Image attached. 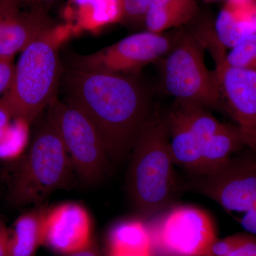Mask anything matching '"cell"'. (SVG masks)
I'll return each mask as SVG.
<instances>
[{
  "label": "cell",
  "mask_w": 256,
  "mask_h": 256,
  "mask_svg": "<svg viewBox=\"0 0 256 256\" xmlns=\"http://www.w3.org/2000/svg\"><path fill=\"white\" fill-rule=\"evenodd\" d=\"M64 74L67 100L92 119L110 160L124 159L152 112L146 86L136 74L107 73L75 65Z\"/></svg>",
  "instance_id": "6da1fadb"
},
{
  "label": "cell",
  "mask_w": 256,
  "mask_h": 256,
  "mask_svg": "<svg viewBox=\"0 0 256 256\" xmlns=\"http://www.w3.org/2000/svg\"><path fill=\"white\" fill-rule=\"evenodd\" d=\"M130 154L128 193L136 212L150 218L171 204L176 188L169 131L163 116L152 112Z\"/></svg>",
  "instance_id": "7a4b0ae2"
},
{
  "label": "cell",
  "mask_w": 256,
  "mask_h": 256,
  "mask_svg": "<svg viewBox=\"0 0 256 256\" xmlns=\"http://www.w3.org/2000/svg\"><path fill=\"white\" fill-rule=\"evenodd\" d=\"M66 30L55 26L21 52L11 87L1 97L12 118L32 124L57 98L62 74L58 47Z\"/></svg>",
  "instance_id": "3957f363"
},
{
  "label": "cell",
  "mask_w": 256,
  "mask_h": 256,
  "mask_svg": "<svg viewBox=\"0 0 256 256\" xmlns=\"http://www.w3.org/2000/svg\"><path fill=\"white\" fill-rule=\"evenodd\" d=\"M73 170L58 128L47 112L15 171L10 203L16 207L41 205L52 194L68 186Z\"/></svg>",
  "instance_id": "277c9868"
},
{
  "label": "cell",
  "mask_w": 256,
  "mask_h": 256,
  "mask_svg": "<svg viewBox=\"0 0 256 256\" xmlns=\"http://www.w3.org/2000/svg\"><path fill=\"white\" fill-rule=\"evenodd\" d=\"M204 46L191 31L180 30L178 40L162 62V82L175 102L208 108L220 104L214 72L207 68Z\"/></svg>",
  "instance_id": "5b68a950"
},
{
  "label": "cell",
  "mask_w": 256,
  "mask_h": 256,
  "mask_svg": "<svg viewBox=\"0 0 256 256\" xmlns=\"http://www.w3.org/2000/svg\"><path fill=\"white\" fill-rule=\"evenodd\" d=\"M48 112L58 128L74 171L87 184L100 182L107 174L110 158L92 119L70 101L57 98Z\"/></svg>",
  "instance_id": "8992f818"
},
{
  "label": "cell",
  "mask_w": 256,
  "mask_h": 256,
  "mask_svg": "<svg viewBox=\"0 0 256 256\" xmlns=\"http://www.w3.org/2000/svg\"><path fill=\"white\" fill-rule=\"evenodd\" d=\"M234 156L210 172L193 176L186 188L224 210L245 213L256 205V151Z\"/></svg>",
  "instance_id": "52a82bcc"
},
{
  "label": "cell",
  "mask_w": 256,
  "mask_h": 256,
  "mask_svg": "<svg viewBox=\"0 0 256 256\" xmlns=\"http://www.w3.org/2000/svg\"><path fill=\"white\" fill-rule=\"evenodd\" d=\"M178 34L180 30L171 34L139 32L92 54L76 57L74 65L107 73L136 75L143 67L162 60L174 46Z\"/></svg>",
  "instance_id": "ba28073f"
},
{
  "label": "cell",
  "mask_w": 256,
  "mask_h": 256,
  "mask_svg": "<svg viewBox=\"0 0 256 256\" xmlns=\"http://www.w3.org/2000/svg\"><path fill=\"white\" fill-rule=\"evenodd\" d=\"M150 232L152 246L170 256H206L217 239L210 215L192 206L166 212Z\"/></svg>",
  "instance_id": "9c48e42d"
},
{
  "label": "cell",
  "mask_w": 256,
  "mask_h": 256,
  "mask_svg": "<svg viewBox=\"0 0 256 256\" xmlns=\"http://www.w3.org/2000/svg\"><path fill=\"white\" fill-rule=\"evenodd\" d=\"M220 104L236 122L244 144L256 151V70L220 66L215 70Z\"/></svg>",
  "instance_id": "30bf717a"
},
{
  "label": "cell",
  "mask_w": 256,
  "mask_h": 256,
  "mask_svg": "<svg viewBox=\"0 0 256 256\" xmlns=\"http://www.w3.org/2000/svg\"><path fill=\"white\" fill-rule=\"evenodd\" d=\"M92 222L85 207L67 202L48 210L44 242L63 255L78 252L92 244Z\"/></svg>",
  "instance_id": "8fae6325"
},
{
  "label": "cell",
  "mask_w": 256,
  "mask_h": 256,
  "mask_svg": "<svg viewBox=\"0 0 256 256\" xmlns=\"http://www.w3.org/2000/svg\"><path fill=\"white\" fill-rule=\"evenodd\" d=\"M55 26L47 10L25 6L18 0L0 37V57L14 58Z\"/></svg>",
  "instance_id": "7c38bea8"
},
{
  "label": "cell",
  "mask_w": 256,
  "mask_h": 256,
  "mask_svg": "<svg viewBox=\"0 0 256 256\" xmlns=\"http://www.w3.org/2000/svg\"><path fill=\"white\" fill-rule=\"evenodd\" d=\"M164 118L169 131L170 150L175 165L182 166L192 175L196 174L203 144L188 127L176 106Z\"/></svg>",
  "instance_id": "4fadbf2b"
},
{
  "label": "cell",
  "mask_w": 256,
  "mask_h": 256,
  "mask_svg": "<svg viewBox=\"0 0 256 256\" xmlns=\"http://www.w3.org/2000/svg\"><path fill=\"white\" fill-rule=\"evenodd\" d=\"M47 212L46 207H37L16 218L10 230L9 256H34L44 242Z\"/></svg>",
  "instance_id": "5bb4252c"
},
{
  "label": "cell",
  "mask_w": 256,
  "mask_h": 256,
  "mask_svg": "<svg viewBox=\"0 0 256 256\" xmlns=\"http://www.w3.org/2000/svg\"><path fill=\"white\" fill-rule=\"evenodd\" d=\"M197 13L196 0H151L144 23L148 31L164 33L190 22Z\"/></svg>",
  "instance_id": "9a60e30c"
},
{
  "label": "cell",
  "mask_w": 256,
  "mask_h": 256,
  "mask_svg": "<svg viewBox=\"0 0 256 256\" xmlns=\"http://www.w3.org/2000/svg\"><path fill=\"white\" fill-rule=\"evenodd\" d=\"M244 146H246L237 126L224 124L205 143L198 172L192 176L206 174L216 169L235 156Z\"/></svg>",
  "instance_id": "2e32d148"
},
{
  "label": "cell",
  "mask_w": 256,
  "mask_h": 256,
  "mask_svg": "<svg viewBox=\"0 0 256 256\" xmlns=\"http://www.w3.org/2000/svg\"><path fill=\"white\" fill-rule=\"evenodd\" d=\"M151 247L150 229L139 220L120 222L109 234L108 252H148Z\"/></svg>",
  "instance_id": "e0dca14e"
},
{
  "label": "cell",
  "mask_w": 256,
  "mask_h": 256,
  "mask_svg": "<svg viewBox=\"0 0 256 256\" xmlns=\"http://www.w3.org/2000/svg\"><path fill=\"white\" fill-rule=\"evenodd\" d=\"M254 33V28L240 20L227 2L217 16L214 26L216 41L220 50L226 53V48H233Z\"/></svg>",
  "instance_id": "ac0fdd59"
},
{
  "label": "cell",
  "mask_w": 256,
  "mask_h": 256,
  "mask_svg": "<svg viewBox=\"0 0 256 256\" xmlns=\"http://www.w3.org/2000/svg\"><path fill=\"white\" fill-rule=\"evenodd\" d=\"M82 14L85 28H100L122 20L120 0H72Z\"/></svg>",
  "instance_id": "d6986e66"
},
{
  "label": "cell",
  "mask_w": 256,
  "mask_h": 256,
  "mask_svg": "<svg viewBox=\"0 0 256 256\" xmlns=\"http://www.w3.org/2000/svg\"><path fill=\"white\" fill-rule=\"evenodd\" d=\"M31 122L23 118H12L0 140V160L18 159L30 142Z\"/></svg>",
  "instance_id": "ffe728a7"
},
{
  "label": "cell",
  "mask_w": 256,
  "mask_h": 256,
  "mask_svg": "<svg viewBox=\"0 0 256 256\" xmlns=\"http://www.w3.org/2000/svg\"><path fill=\"white\" fill-rule=\"evenodd\" d=\"M175 106L180 109L188 127L191 128L195 136L204 146L222 127L223 122H220L214 116L207 110L206 108L201 106L182 105L176 104Z\"/></svg>",
  "instance_id": "44dd1931"
},
{
  "label": "cell",
  "mask_w": 256,
  "mask_h": 256,
  "mask_svg": "<svg viewBox=\"0 0 256 256\" xmlns=\"http://www.w3.org/2000/svg\"><path fill=\"white\" fill-rule=\"evenodd\" d=\"M220 66L256 70V33L249 35L232 48Z\"/></svg>",
  "instance_id": "7402d4cb"
},
{
  "label": "cell",
  "mask_w": 256,
  "mask_h": 256,
  "mask_svg": "<svg viewBox=\"0 0 256 256\" xmlns=\"http://www.w3.org/2000/svg\"><path fill=\"white\" fill-rule=\"evenodd\" d=\"M151 0H120L122 4V20L132 24L144 22L146 10Z\"/></svg>",
  "instance_id": "603a6c76"
},
{
  "label": "cell",
  "mask_w": 256,
  "mask_h": 256,
  "mask_svg": "<svg viewBox=\"0 0 256 256\" xmlns=\"http://www.w3.org/2000/svg\"><path fill=\"white\" fill-rule=\"evenodd\" d=\"M14 58L0 57V96L9 90L14 78Z\"/></svg>",
  "instance_id": "cb8c5ba5"
},
{
  "label": "cell",
  "mask_w": 256,
  "mask_h": 256,
  "mask_svg": "<svg viewBox=\"0 0 256 256\" xmlns=\"http://www.w3.org/2000/svg\"><path fill=\"white\" fill-rule=\"evenodd\" d=\"M227 256H256V236L240 234L236 245Z\"/></svg>",
  "instance_id": "d4e9b609"
},
{
  "label": "cell",
  "mask_w": 256,
  "mask_h": 256,
  "mask_svg": "<svg viewBox=\"0 0 256 256\" xmlns=\"http://www.w3.org/2000/svg\"><path fill=\"white\" fill-rule=\"evenodd\" d=\"M240 234L229 236L218 239L212 244L206 256H227L238 242Z\"/></svg>",
  "instance_id": "484cf974"
},
{
  "label": "cell",
  "mask_w": 256,
  "mask_h": 256,
  "mask_svg": "<svg viewBox=\"0 0 256 256\" xmlns=\"http://www.w3.org/2000/svg\"><path fill=\"white\" fill-rule=\"evenodd\" d=\"M240 224L247 234L256 236V205L244 213Z\"/></svg>",
  "instance_id": "4316f807"
},
{
  "label": "cell",
  "mask_w": 256,
  "mask_h": 256,
  "mask_svg": "<svg viewBox=\"0 0 256 256\" xmlns=\"http://www.w3.org/2000/svg\"><path fill=\"white\" fill-rule=\"evenodd\" d=\"M10 229L0 218V256H9Z\"/></svg>",
  "instance_id": "83f0119b"
},
{
  "label": "cell",
  "mask_w": 256,
  "mask_h": 256,
  "mask_svg": "<svg viewBox=\"0 0 256 256\" xmlns=\"http://www.w3.org/2000/svg\"><path fill=\"white\" fill-rule=\"evenodd\" d=\"M12 117L8 110L6 104L0 98V140L4 136L5 131L11 122Z\"/></svg>",
  "instance_id": "f1b7e54d"
},
{
  "label": "cell",
  "mask_w": 256,
  "mask_h": 256,
  "mask_svg": "<svg viewBox=\"0 0 256 256\" xmlns=\"http://www.w3.org/2000/svg\"><path fill=\"white\" fill-rule=\"evenodd\" d=\"M65 256H102L98 248L96 247L92 242L88 246L84 248L78 252L64 255Z\"/></svg>",
  "instance_id": "f546056e"
},
{
  "label": "cell",
  "mask_w": 256,
  "mask_h": 256,
  "mask_svg": "<svg viewBox=\"0 0 256 256\" xmlns=\"http://www.w3.org/2000/svg\"><path fill=\"white\" fill-rule=\"evenodd\" d=\"M25 6L32 8H40L48 10L50 4H53L56 0H20Z\"/></svg>",
  "instance_id": "4dcf8cb0"
},
{
  "label": "cell",
  "mask_w": 256,
  "mask_h": 256,
  "mask_svg": "<svg viewBox=\"0 0 256 256\" xmlns=\"http://www.w3.org/2000/svg\"><path fill=\"white\" fill-rule=\"evenodd\" d=\"M108 256H151V252H108Z\"/></svg>",
  "instance_id": "1f68e13d"
},
{
  "label": "cell",
  "mask_w": 256,
  "mask_h": 256,
  "mask_svg": "<svg viewBox=\"0 0 256 256\" xmlns=\"http://www.w3.org/2000/svg\"><path fill=\"white\" fill-rule=\"evenodd\" d=\"M236 1H249V0H236Z\"/></svg>",
  "instance_id": "d6a6232c"
},
{
  "label": "cell",
  "mask_w": 256,
  "mask_h": 256,
  "mask_svg": "<svg viewBox=\"0 0 256 256\" xmlns=\"http://www.w3.org/2000/svg\"><path fill=\"white\" fill-rule=\"evenodd\" d=\"M210 1H212V0H210Z\"/></svg>",
  "instance_id": "836d02e7"
}]
</instances>
